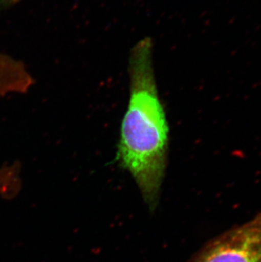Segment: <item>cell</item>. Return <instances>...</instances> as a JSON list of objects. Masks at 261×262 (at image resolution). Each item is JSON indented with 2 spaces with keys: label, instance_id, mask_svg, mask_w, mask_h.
Instances as JSON below:
<instances>
[{
  "label": "cell",
  "instance_id": "1",
  "mask_svg": "<svg viewBox=\"0 0 261 262\" xmlns=\"http://www.w3.org/2000/svg\"><path fill=\"white\" fill-rule=\"evenodd\" d=\"M128 72L130 98L121 121L116 158L154 210L167 166L169 126L156 84L150 37L132 48Z\"/></svg>",
  "mask_w": 261,
  "mask_h": 262
},
{
  "label": "cell",
  "instance_id": "2",
  "mask_svg": "<svg viewBox=\"0 0 261 262\" xmlns=\"http://www.w3.org/2000/svg\"><path fill=\"white\" fill-rule=\"evenodd\" d=\"M188 262H261V212L209 240Z\"/></svg>",
  "mask_w": 261,
  "mask_h": 262
},
{
  "label": "cell",
  "instance_id": "3",
  "mask_svg": "<svg viewBox=\"0 0 261 262\" xmlns=\"http://www.w3.org/2000/svg\"><path fill=\"white\" fill-rule=\"evenodd\" d=\"M34 84V79L20 60L0 52V97L24 94Z\"/></svg>",
  "mask_w": 261,
  "mask_h": 262
},
{
  "label": "cell",
  "instance_id": "4",
  "mask_svg": "<svg viewBox=\"0 0 261 262\" xmlns=\"http://www.w3.org/2000/svg\"><path fill=\"white\" fill-rule=\"evenodd\" d=\"M17 1L18 0H0V10L10 7Z\"/></svg>",
  "mask_w": 261,
  "mask_h": 262
}]
</instances>
